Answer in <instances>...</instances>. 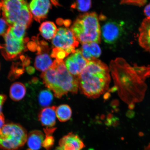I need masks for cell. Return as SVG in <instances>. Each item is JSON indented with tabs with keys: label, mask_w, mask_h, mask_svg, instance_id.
Listing matches in <instances>:
<instances>
[{
	"label": "cell",
	"mask_w": 150,
	"mask_h": 150,
	"mask_svg": "<svg viewBox=\"0 0 150 150\" xmlns=\"http://www.w3.org/2000/svg\"><path fill=\"white\" fill-rule=\"evenodd\" d=\"M0 8L9 26L21 23L28 27L32 20L33 16L27 0H1Z\"/></svg>",
	"instance_id": "4"
},
{
	"label": "cell",
	"mask_w": 150,
	"mask_h": 150,
	"mask_svg": "<svg viewBox=\"0 0 150 150\" xmlns=\"http://www.w3.org/2000/svg\"><path fill=\"white\" fill-rule=\"evenodd\" d=\"M69 55L64 50L58 48H54L52 50L51 56L56 59L63 60L64 58Z\"/></svg>",
	"instance_id": "24"
},
{
	"label": "cell",
	"mask_w": 150,
	"mask_h": 150,
	"mask_svg": "<svg viewBox=\"0 0 150 150\" xmlns=\"http://www.w3.org/2000/svg\"><path fill=\"white\" fill-rule=\"evenodd\" d=\"M5 41L3 56L7 60L16 59L25 49L24 41L18 40L11 36L7 30L4 35Z\"/></svg>",
	"instance_id": "7"
},
{
	"label": "cell",
	"mask_w": 150,
	"mask_h": 150,
	"mask_svg": "<svg viewBox=\"0 0 150 150\" xmlns=\"http://www.w3.org/2000/svg\"><path fill=\"white\" fill-rule=\"evenodd\" d=\"M54 150H62L61 149V148L59 147L56 148V149Z\"/></svg>",
	"instance_id": "33"
},
{
	"label": "cell",
	"mask_w": 150,
	"mask_h": 150,
	"mask_svg": "<svg viewBox=\"0 0 150 150\" xmlns=\"http://www.w3.org/2000/svg\"><path fill=\"white\" fill-rule=\"evenodd\" d=\"M41 77L46 87L53 91L57 98H61L69 93H77V78L67 70L63 60H55L50 68L42 73Z\"/></svg>",
	"instance_id": "2"
},
{
	"label": "cell",
	"mask_w": 150,
	"mask_h": 150,
	"mask_svg": "<svg viewBox=\"0 0 150 150\" xmlns=\"http://www.w3.org/2000/svg\"><path fill=\"white\" fill-rule=\"evenodd\" d=\"M53 98V95L51 92L48 90H43L39 94V102L42 106H47L51 104Z\"/></svg>",
	"instance_id": "22"
},
{
	"label": "cell",
	"mask_w": 150,
	"mask_h": 150,
	"mask_svg": "<svg viewBox=\"0 0 150 150\" xmlns=\"http://www.w3.org/2000/svg\"><path fill=\"white\" fill-rule=\"evenodd\" d=\"M5 123V119L4 116L2 113L0 114V129L4 125Z\"/></svg>",
	"instance_id": "30"
},
{
	"label": "cell",
	"mask_w": 150,
	"mask_h": 150,
	"mask_svg": "<svg viewBox=\"0 0 150 150\" xmlns=\"http://www.w3.org/2000/svg\"><path fill=\"white\" fill-rule=\"evenodd\" d=\"M25 67V65L22 61V63L13 64L8 74L9 79L12 81L19 78L24 73Z\"/></svg>",
	"instance_id": "21"
},
{
	"label": "cell",
	"mask_w": 150,
	"mask_h": 150,
	"mask_svg": "<svg viewBox=\"0 0 150 150\" xmlns=\"http://www.w3.org/2000/svg\"><path fill=\"white\" fill-rule=\"evenodd\" d=\"M144 12L147 18H150V3L146 6Z\"/></svg>",
	"instance_id": "29"
},
{
	"label": "cell",
	"mask_w": 150,
	"mask_h": 150,
	"mask_svg": "<svg viewBox=\"0 0 150 150\" xmlns=\"http://www.w3.org/2000/svg\"><path fill=\"white\" fill-rule=\"evenodd\" d=\"M56 114L60 121L65 122L70 119L72 116V111L68 105L63 104L56 107Z\"/></svg>",
	"instance_id": "20"
},
{
	"label": "cell",
	"mask_w": 150,
	"mask_h": 150,
	"mask_svg": "<svg viewBox=\"0 0 150 150\" xmlns=\"http://www.w3.org/2000/svg\"><path fill=\"white\" fill-rule=\"evenodd\" d=\"M6 96L5 95L0 94V114L2 113V108L3 104L6 100Z\"/></svg>",
	"instance_id": "28"
},
{
	"label": "cell",
	"mask_w": 150,
	"mask_h": 150,
	"mask_svg": "<svg viewBox=\"0 0 150 150\" xmlns=\"http://www.w3.org/2000/svg\"><path fill=\"white\" fill-rule=\"evenodd\" d=\"M91 5V0H76L71 7L80 12H85L89 10Z\"/></svg>",
	"instance_id": "23"
},
{
	"label": "cell",
	"mask_w": 150,
	"mask_h": 150,
	"mask_svg": "<svg viewBox=\"0 0 150 150\" xmlns=\"http://www.w3.org/2000/svg\"><path fill=\"white\" fill-rule=\"evenodd\" d=\"M27 131L18 124L9 123L0 129V149L17 150L27 142Z\"/></svg>",
	"instance_id": "5"
},
{
	"label": "cell",
	"mask_w": 150,
	"mask_h": 150,
	"mask_svg": "<svg viewBox=\"0 0 150 150\" xmlns=\"http://www.w3.org/2000/svg\"><path fill=\"white\" fill-rule=\"evenodd\" d=\"M26 69L28 74H33L35 72V69L32 67H28Z\"/></svg>",
	"instance_id": "31"
},
{
	"label": "cell",
	"mask_w": 150,
	"mask_h": 150,
	"mask_svg": "<svg viewBox=\"0 0 150 150\" xmlns=\"http://www.w3.org/2000/svg\"><path fill=\"white\" fill-rule=\"evenodd\" d=\"M145 150H150V144L149 145L145 148Z\"/></svg>",
	"instance_id": "32"
},
{
	"label": "cell",
	"mask_w": 150,
	"mask_h": 150,
	"mask_svg": "<svg viewBox=\"0 0 150 150\" xmlns=\"http://www.w3.org/2000/svg\"><path fill=\"white\" fill-rule=\"evenodd\" d=\"M54 143V139L51 134H46L42 144V146L47 150L52 147Z\"/></svg>",
	"instance_id": "25"
},
{
	"label": "cell",
	"mask_w": 150,
	"mask_h": 150,
	"mask_svg": "<svg viewBox=\"0 0 150 150\" xmlns=\"http://www.w3.org/2000/svg\"><path fill=\"white\" fill-rule=\"evenodd\" d=\"M83 57L88 61L97 59L102 52L98 43L95 42L84 43L80 49Z\"/></svg>",
	"instance_id": "15"
},
{
	"label": "cell",
	"mask_w": 150,
	"mask_h": 150,
	"mask_svg": "<svg viewBox=\"0 0 150 150\" xmlns=\"http://www.w3.org/2000/svg\"><path fill=\"white\" fill-rule=\"evenodd\" d=\"M51 6L50 0H32L29 8L35 19L40 22L46 18Z\"/></svg>",
	"instance_id": "9"
},
{
	"label": "cell",
	"mask_w": 150,
	"mask_h": 150,
	"mask_svg": "<svg viewBox=\"0 0 150 150\" xmlns=\"http://www.w3.org/2000/svg\"><path fill=\"white\" fill-rule=\"evenodd\" d=\"M56 107H48L42 109L39 113V121L46 128H53L56 123Z\"/></svg>",
	"instance_id": "14"
},
{
	"label": "cell",
	"mask_w": 150,
	"mask_h": 150,
	"mask_svg": "<svg viewBox=\"0 0 150 150\" xmlns=\"http://www.w3.org/2000/svg\"><path fill=\"white\" fill-rule=\"evenodd\" d=\"M39 31L44 38L47 40H50L55 37L57 29L53 22L46 21L41 24L39 28Z\"/></svg>",
	"instance_id": "17"
},
{
	"label": "cell",
	"mask_w": 150,
	"mask_h": 150,
	"mask_svg": "<svg viewBox=\"0 0 150 150\" xmlns=\"http://www.w3.org/2000/svg\"><path fill=\"white\" fill-rule=\"evenodd\" d=\"M146 1V0H121V3L122 4L142 6L145 4Z\"/></svg>",
	"instance_id": "27"
},
{
	"label": "cell",
	"mask_w": 150,
	"mask_h": 150,
	"mask_svg": "<svg viewBox=\"0 0 150 150\" xmlns=\"http://www.w3.org/2000/svg\"><path fill=\"white\" fill-rule=\"evenodd\" d=\"M47 47L45 49L39 48L38 50V55L35 60V68L42 72L50 68L53 63L51 57L48 54Z\"/></svg>",
	"instance_id": "13"
},
{
	"label": "cell",
	"mask_w": 150,
	"mask_h": 150,
	"mask_svg": "<svg viewBox=\"0 0 150 150\" xmlns=\"http://www.w3.org/2000/svg\"><path fill=\"white\" fill-rule=\"evenodd\" d=\"M79 42L82 43L100 42L101 30L98 16L88 13L79 16L71 28Z\"/></svg>",
	"instance_id": "3"
},
{
	"label": "cell",
	"mask_w": 150,
	"mask_h": 150,
	"mask_svg": "<svg viewBox=\"0 0 150 150\" xmlns=\"http://www.w3.org/2000/svg\"><path fill=\"white\" fill-rule=\"evenodd\" d=\"M44 139V134L42 131H31L28 135L27 142L29 149L27 150H39L42 146Z\"/></svg>",
	"instance_id": "16"
},
{
	"label": "cell",
	"mask_w": 150,
	"mask_h": 150,
	"mask_svg": "<svg viewBox=\"0 0 150 150\" xmlns=\"http://www.w3.org/2000/svg\"><path fill=\"white\" fill-rule=\"evenodd\" d=\"M121 29L117 22L108 21L103 26L101 34L104 42L108 44H112L117 41L120 35Z\"/></svg>",
	"instance_id": "10"
},
{
	"label": "cell",
	"mask_w": 150,
	"mask_h": 150,
	"mask_svg": "<svg viewBox=\"0 0 150 150\" xmlns=\"http://www.w3.org/2000/svg\"><path fill=\"white\" fill-rule=\"evenodd\" d=\"M59 145L62 150H81L84 147L79 137L73 133L63 137L59 141Z\"/></svg>",
	"instance_id": "11"
},
{
	"label": "cell",
	"mask_w": 150,
	"mask_h": 150,
	"mask_svg": "<svg viewBox=\"0 0 150 150\" xmlns=\"http://www.w3.org/2000/svg\"><path fill=\"white\" fill-rule=\"evenodd\" d=\"M77 79L80 91L92 99L98 98L106 92L110 80L108 66L97 59L89 61Z\"/></svg>",
	"instance_id": "1"
},
{
	"label": "cell",
	"mask_w": 150,
	"mask_h": 150,
	"mask_svg": "<svg viewBox=\"0 0 150 150\" xmlns=\"http://www.w3.org/2000/svg\"><path fill=\"white\" fill-rule=\"evenodd\" d=\"M88 150H94V149H90Z\"/></svg>",
	"instance_id": "34"
},
{
	"label": "cell",
	"mask_w": 150,
	"mask_h": 150,
	"mask_svg": "<svg viewBox=\"0 0 150 150\" xmlns=\"http://www.w3.org/2000/svg\"><path fill=\"white\" fill-rule=\"evenodd\" d=\"M25 86L23 83L16 82L11 86L9 95L11 99L15 101L21 100L25 96L26 93Z\"/></svg>",
	"instance_id": "18"
},
{
	"label": "cell",
	"mask_w": 150,
	"mask_h": 150,
	"mask_svg": "<svg viewBox=\"0 0 150 150\" xmlns=\"http://www.w3.org/2000/svg\"><path fill=\"white\" fill-rule=\"evenodd\" d=\"M89 61L82 56L80 50H76L66 60L65 64L67 70L75 76H78L85 68Z\"/></svg>",
	"instance_id": "8"
},
{
	"label": "cell",
	"mask_w": 150,
	"mask_h": 150,
	"mask_svg": "<svg viewBox=\"0 0 150 150\" xmlns=\"http://www.w3.org/2000/svg\"><path fill=\"white\" fill-rule=\"evenodd\" d=\"M4 18H0V35L5 34L9 27Z\"/></svg>",
	"instance_id": "26"
},
{
	"label": "cell",
	"mask_w": 150,
	"mask_h": 150,
	"mask_svg": "<svg viewBox=\"0 0 150 150\" xmlns=\"http://www.w3.org/2000/svg\"><path fill=\"white\" fill-rule=\"evenodd\" d=\"M52 43L55 48L64 50L69 54L74 53L79 44L71 30L63 28L57 29Z\"/></svg>",
	"instance_id": "6"
},
{
	"label": "cell",
	"mask_w": 150,
	"mask_h": 150,
	"mask_svg": "<svg viewBox=\"0 0 150 150\" xmlns=\"http://www.w3.org/2000/svg\"><path fill=\"white\" fill-rule=\"evenodd\" d=\"M138 42L142 48L150 53V18L142 21L139 28Z\"/></svg>",
	"instance_id": "12"
},
{
	"label": "cell",
	"mask_w": 150,
	"mask_h": 150,
	"mask_svg": "<svg viewBox=\"0 0 150 150\" xmlns=\"http://www.w3.org/2000/svg\"><path fill=\"white\" fill-rule=\"evenodd\" d=\"M28 27L21 23H16L10 26L8 31L12 37L18 40H23Z\"/></svg>",
	"instance_id": "19"
}]
</instances>
